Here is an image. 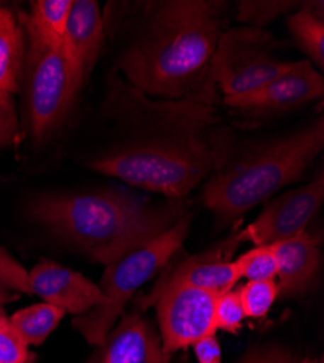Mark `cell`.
I'll list each match as a JSON object with an SVG mask.
<instances>
[{"label":"cell","instance_id":"cell-1","mask_svg":"<svg viewBox=\"0 0 324 363\" xmlns=\"http://www.w3.org/2000/svg\"><path fill=\"white\" fill-rule=\"evenodd\" d=\"M105 109L115 140L89 167L135 188L181 198L210 179L234 151L216 86L185 99H150L111 76Z\"/></svg>","mask_w":324,"mask_h":363},{"label":"cell","instance_id":"cell-2","mask_svg":"<svg viewBox=\"0 0 324 363\" xmlns=\"http://www.w3.org/2000/svg\"><path fill=\"white\" fill-rule=\"evenodd\" d=\"M224 11L225 4L214 0L147 4L118 69L128 84L155 99H185L214 86L208 72Z\"/></svg>","mask_w":324,"mask_h":363},{"label":"cell","instance_id":"cell-3","mask_svg":"<svg viewBox=\"0 0 324 363\" xmlns=\"http://www.w3.org/2000/svg\"><path fill=\"white\" fill-rule=\"evenodd\" d=\"M28 217L105 266L160 235L184 216L121 189L52 194L28 205Z\"/></svg>","mask_w":324,"mask_h":363},{"label":"cell","instance_id":"cell-4","mask_svg":"<svg viewBox=\"0 0 324 363\" xmlns=\"http://www.w3.org/2000/svg\"><path fill=\"white\" fill-rule=\"evenodd\" d=\"M324 147V121L228 157L203 185L202 199L223 220H234L300 180Z\"/></svg>","mask_w":324,"mask_h":363},{"label":"cell","instance_id":"cell-5","mask_svg":"<svg viewBox=\"0 0 324 363\" xmlns=\"http://www.w3.org/2000/svg\"><path fill=\"white\" fill-rule=\"evenodd\" d=\"M189 225V216H184L160 235L106 264L98 285L105 302L73 320V327L87 342L95 346L104 343L130 298L145 282L153 279L182 247Z\"/></svg>","mask_w":324,"mask_h":363},{"label":"cell","instance_id":"cell-6","mask_svg":"<svg viewBox=\"0 0 324 363\" xmlns=\"http://www.w3.org/2000/svg\"><path fill=\"white\" fill-rule=\"evenodd\" d=\"M23 63L28 130L44 141L65 123L82 84L63 45L28 44Z\"/></svg>","mask_w":324,"mask_h":363},{"label":"cell","instance_id":"cell-7","mask_svg":"<svg viewBox=\"0 0 324 363\" xmlns=\"http://www.w3.org/2000/svg\"><path fill=\"white\" fill-rule=\"evenodd\" d=\"M279 47L263 28L225 29L211 58L210 80L224 98L249 94L291 67L292 62L276 57Z\"/></svg>","mask_w":324,"mask_h":363},{"label":"cell","instance_id":"cell-8","mask_svg":"<svg viewBox=\"0 0 324 363\" xmlns=\"http://www.w3.org/2000/svg\"><path fill=\"white\" fill-rule=\"evenodd\" d=\"M217 295L192 286H174L155 301L164 354L216 335Z\"/></svg>","mask_w":324,"mask_h":363},{"label":"cell","instance_id":"cell-9","mask_svg":"<svg viewBox=\"0 0 324 363\" xmlns=\"http://www.w3.org/2000/svg\"><path fill=\"white\" fill-rule=\"evenodd\" d=\"M324 199L323 172L306 186L288 191L264 206L260 216L235 234L239 243L272 246L303 234Z\"/></svg>","mask_w":324,"mask_h":363},{"label":"cell","instance_id":"cell-10","mask_svg":"<svg viewBox=\"0 0 324 363\" xmlns=\"http://www.w3.org/2000/svg\"><path fill=\"white\" fill-rule=\"evenodd\" d=\"M324 80L308 60L294 62L288 70L249 94L224 98V104L250 115H272L323 98Z\"/></svg>","mask_w":324,"mask_h":363},{"label":"cell","instance_id":"cell-11","mask_svg":"<svg viewBox=\"0 0 324 363\" xmlns=\"http://www.w3.org/2000/svg\"><path fill=\"white\" fill-rule=\"evenodd\" d=\"M240 243L235 234L208 252L192 256L176 264L160 277L149 295L140 299L143 308L155 304V301L169 288L192 286L214 294H221L234 288L242 278L235 260H230L231 253Z\"/></svg>","mask_w":324,"mask_h":363},{"label":"cell","instance_id":"cell-12","mask_svg":"<svg viewBox=\"0 0 324 363\" xmlns=\"http://www.w3.org/2000/svg\"><path fill=\"white\" fill-rule=\"evenodd\" d=\"M31 294L65 313L83 315L102 306L105 298L98 285L82 274L51 260H43L28 272Z\"/></svg>","mask_w":324,"mask_h":363},{"label":"cell","instance_id":"cell-13","mask_svg":"<svg viewBox=\"0 0 324 363\" xmlns=\"http://www.w3.org/2000/svg\"><path fill=\"white\" fill-rule=\"evenodd\" d=\"M98 347L91 363H166L156 330L137 314L125 315Z\"/></svg>","mask_w":324,"mask_h":363},{"label":"cell","instance_id":"cell-14","mask_svg":"<svg viewBox=\"0 0 324 363\" xmlns=\"http://www.w3.org/2000/svg\"><path fill=\"white\" fill-rule=\"evenodd\" d=\"M104 31L99 5L94 0H73L63 48L82 86L96 63L104 43Z\"/></svg>","mask_w":324,"mask_h":363},{"label":"cell","instance_id":"cell-15","mask_svg":"<svg viewBox=\"0 0 324 363\" xmlns=\"http://www.w3.org/2000/svg\"><path fill=\"white\" fill-rule=\"evenodd\" d=\"M320 238L303 233L272 245L279 277L278 296L292 298L307 292L313 285L320 263Z\"/></svg>","mask_w":324,"mask_h":363},{"label":"cell","instance_id":"cell-16","mask_svg":"<svg viewBox=\"0 0 324 363\" xmlns=\"http://www.w3.org/2000/svg\"><path fill=\"white\" fill-rule=\"evenodd\" d=\"M73 0H37L31 4V12L23 19L28 44L60 47Z\"/></svg>","mask_w":324,"mask_h":363},{"label":"cell","instance_id":"cell-17","mask_svg":"<svg viewBox=\"0 0 324 363\" xmlns=\"http://www.w3.org/2000/svg\"><path fill=\"white\" fill-rule=\"evenodd\" d=\"M25 62L22 28L15 15L0 6V90L15 94L21 89Z\"/></svg>","mask_w":324,"mask_h":363},{"label":"cell","instance_id":"cell-18","mask_svg":"<svg viewBox=\"0 0 324 363\" xmlns=\"http://www.w3.org/2000/svg\"><path fill=\"white\" fill-rule=\"evenodd\" d=\"M317 4H304L296 13L288 18V28L298 47L320 69L324 65V21L321 11H315Z\"/></svg>","mask_w":324,"mask_h":363},{"label":"cell","instance_id":"cell-19","mask_svg":"<svg viewBox=\"0 0 324 363\" xmlns=\"http://www.w3.org/2000/svg\"><path fill=\"white\" fill-rule=\"evenodd\" d=\"M65 314L63 310L43 302L16 311L8 321L28 346H40L60 324Z\"/></svg>","mask_w":324,"mask_h":363},{"label":"cell","instance_id":"cell-20","mask_svg":"<svg viewBox=\"0 0 324 363\" xmlns=\"http://www.w3.org/2000/svg\"><path fill=\"white\" fill-rule=\"evenodd\" d=\"M246 317L262 318L268 314L278 296L275 281H249L239 289Z\"/></svg>","mask_w":324,"mask_h":363},{"label":"cell","instance_id":"cell-21","mask_svg":"<svg viewBox=\"0 0 324 363\" xmlns=\"http://www.w3.org/2000/svg\"><path fill=\"white\" fill-rule=\"evenodd\" d=\"M297 6L298 2H286V0H246L238 6V19L250 26L262 28Z\"/></svg>","mask_w":324,"mask_h":363},{"label":"cell","instance_id":"cell-22","mask_svg":"<svg viewBox=\"0 0 324 363\" xmlns=\"http://www.w3.org/2000/svg\"><path fill=\"white\" fill-rule=\"evenodd\" d=\"M242 278L249 281H274L276 277V260L272 246H255L239 259H235Z\"/></svg>","mask_w":324,"mask_h":363},{"label":"cell","instance_id":"cell-23","mask_svg":"<svg viewBox=\"0 0 324 363\" xmlns=\"http://www.w3.org/2000/svg\"><path fill=\"white\" fill-rule=\"evenodd\" d=\"M246 318L239 291H225L216 298V324L217 330L235 331L240 328L242 321Z\"/></svg>","mask_w":324,"mask_h":363},{"label":"cell","instance_id":"cell-24","mask_svg":"<svg viewBox=\"0 0 324 363\" xmlns=\"http://www.w3.org/2000/svg\"><path fill=\"white\" fill-rule=\"evenodd\" d=\"M31 359L26 342L9 321L0 324V363H26Z\"/></svg>","mask_w":324,"mask_h":363},{"label":"cell","instance_id":"cell-25","mask_svg":"<svg viewBox=\"0 0 324 363\" xmlns=\"http://www.w3.org/2000/svg\"><path fill=\"white\" fill-rule=\"evenodd\" d=\"M0 286L21 294H31L28 272L0 246Z\"/></svg>","mask_w":324,"mask_h":363},{"label":"cell","instance_id":"cell-26","mask_svg":"<svg viewBox=\"0 0 324 363\" xmlns=\"http://www.w3.org/2000/svg\"><path fill=\"white\" fill-rule=\"evenodd\" d=\"M18 115L12 95L0 90V147L11 144L18 134Z\"/></svg>","mask_w":324,"mask_h":363},{"label":"cell","instance_id":"cell-27","mask_svg":"<svg viewBox=\"0 0 324 363\" xmlns=\"http://www.w3.org/2000/svg\"><path fill=\"white\" fill-rule=\"evenodd\" d=\"M240 363H300L291 352L282 347H263L249 353Z\"/></svg>","mask_w":324,"mask_h":363},{"label":"cell","instance_id":"cell-28","mask_svg":"<svg viewBox=\"0 0 324 363\" xmlns=\"http://www.w3.org/2000/svg\"><path fill=\"white\" fill-rule=\"evenodd\" d=\"M192 346L198 363H223L221 347L216 339V335L203 337Z\"/></svg>","mask_w":324,"mask_h":363},{"label":"cell","instance_id":"cell-29","mask_svg":"<svg viewBox=\"0 0 324 363\" xmlns=\"http://www.w3.org/2000/svg\"><path fill=\"white\" fill-rule=\"evenodd\" d=\"M18 296L13 294L12 295V291L9 289H5L0 286V324H4L8 321V315H6V311H5V306L8 304V302H12L13 299H16Z\"/></svg>","mask_w":324,"mask_h":363},{"label":"cell","instance_id":"cell-30","mask_svg":"<svg viewBox=\"0 0 324 363\" xmlns=\"http://www.w3.org/2000/svg\"><path fill=\"white\" fill-rule=\"evenodd\" d=\"M26 363H34V356H31V359H29Z\"/></svg>","mask_w":324,"mask_h":363},{"label":"cell","instance_id":"cell-31","mask_svg":"<svg viewBox=\"0 0 324 363\" xmlns=\"http://www.w3.org/2000/svg\"><path fill=\"white\" fill-rule=\"evenodd\" d=\"M318 363H323V359H321V360H320V362H318Z\"/></svg>","mask_w":324,"mask_h":363}]
</instances>
